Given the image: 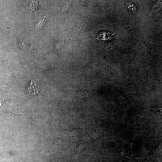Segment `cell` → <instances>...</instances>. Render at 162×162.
<instances>
[{
    "mask_svg": "<svg viewBox=\"0 0 162 162\" xmlns=\"http://www.w3.org/2000/svg\"><path fill=\"white\" fill-rule=\"evenodd\" d=\"M26 90L28 93L32 97H36L38 95L39 88L36 83L33 82L32 80H31L29 84L27 85Z\"/></svg>",
    "mask_w": 162,
    "mask_h": 162,
    "instance_id": "1",
    "label": "cell"
},
{
    "mask_svg": "<svg viewBox=\"0 0 162 162\" xmlns=\"http://www.w3.org/2000/svg\"><path fill=\"white\" fill-rule=\"evenodd\" d=\"M115 33L111 34L109 32L102 31L98 34L97 38L94 39H97L101 42H106L114 38L112 36Z\"/></svg>",
    "mask_w": 162,
    "mask_h": 162,
    "instance_id": "2",
    "label": "cell"
},
{
    "mask_svg": "<svg viewBox=\"0 0 162 162\" xmlns=\"http://www.w3.org/2000/svg\"><path fill=\"white\" fill-rule=\"evenodd\" d=\"M86 139V141H85V139L78 143L76 146L75 148L76 151L78 152L79 153L81 152L86 149L88 144V143L89 142V140L87 139H87Z\"/></svg>",
    "mask_w": 162,
    "mask_h": 162,
    "instance_id": "3",
    "label": "cell"
},
{
    "mask_svg": "<svg viewBox=\"0 0 162 162\" xmlns=\"http://www.w3.org/2000/svg\"><path fill=\"white\" fill-rule=\"evenodd\" d=\"M65 142V140L63 138L58 137L54 138L50 142L51 147L60 146L62 145Z\"/></svg>",
    "mask_w": 162,
    "mask_h": 162,
    "instance_id": "4",
    "label": "cell"
},
{
    "mask_svg": "<svg viewBox=\"0 0 162 162\" xmlns=\"http://www.w3.org/2000/svg\"><path fill=\"white\" fill-rule=\"evenodd\" d=\"M162 7V2L160 1H158L154 3L152 8L151 12L155 13L160 10Z\"/></svg>",
    "mask_w": 162,
    "mask_h": 162,
    "instance_id": "5",
    "label": "cell"
},
{
    "mask_svg": "<svg viewBox=\"0 0 162 162\" xmlns=\"http://www.w3.org/2000/svg\"><path fill=\"white\" fill-rule=\"evenodd\" d=\"M76 95L81 98H86L89 97V92L86 91H82L77 92Z\"/></svg>",
    "mask_w": 162,
    "mask_h": 162,
    "instance_id": "6",
    "label": "cell"
},
{
    "mask_svg": "<svg viewBox=\"0 0 162 162\" xmlns=\"http://www.w3.org/2000/svg\"><path fill=\"white\" fill-rule=\"evenodd\" d=\"M37 2H34L33 1L31 2L29 5V8L31 11H35V10L38 9V4L34 6Z\"/></svg>",
    "mask_w": 162,
    "mask_h": 162,
    "instance_id": "7",
    "label": "cell"
},
{
    "mask_svg": "<svg viewBox=\"0 0 162 162\" xmlns=\"http://www.w3.org/2000/svg\"><path fill=\"white\" fill-rule=\"evenodd\" d=\"M135 26V25L133 24L130 23H126L123 25V27L125 31H127Z\"/></svg>",
    "mask_w": 162,
    "mask_h": 162,
    "instance_id": "8",
    "label": "cell"
}]
</instances>
